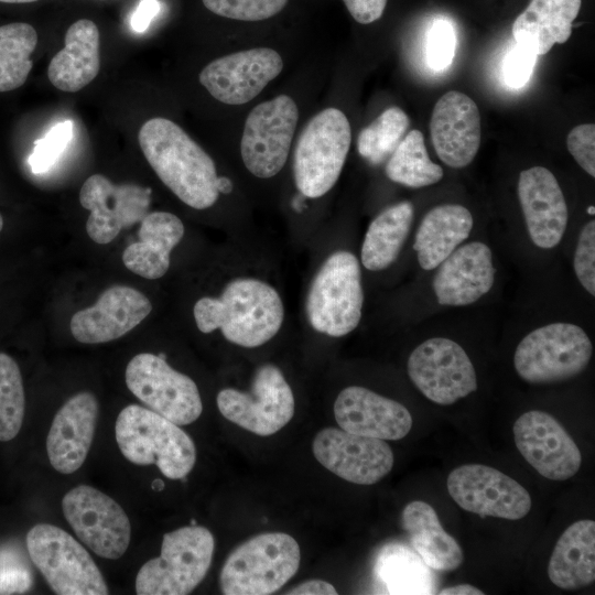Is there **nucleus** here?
I'll return each mask as SVG.
<instances>
[{
	"label": "nucleus",
	"mask_w": 595,
	"mask_h": 595,
	"mask_svg": "<svg viewBox=\"0 0 595 595\" xmlns=\"http://www.w3.org/2000/svg\"><path fill=\"white\" fill-rule=\"evenodd\" d=\"M34 1H37V0H0V2H4V3H30Z\"/></svg>",
	"instance_id": "603ef678"
},
{
	"label": "nucleus",
	"mask_w": 595,
	"mask_h": 595,
	"mask_svg": "<svg viewBox=\"0 0 595 595\" xmlns=\"http://www.w3.org/2000/svg\"><path fill=\"white\" fill-rule=\"evenodd\" d=\"M566 147L578 165L592 177L595 176V125L574 127L566 138Z\"/></svg>",
	"instance_id": "37998d69"
},
{
	"label": "nucleus",
	"mask_w": 595,
	"mask_h": 595,
	"mask_svg": "<svg viewBox=\"0 0 595 595\" xmlns=\"http://www.w3.org/2000/svg\"><path fill=\"white\" fill-rule=\"evenodd\" d=\"M193 314L202 333L219 328L228 342L253 348L278 334L284 306L278 291L267 282L240 278L228 282L219 298L199 299Z\"/></svg>",
	"instance_id": "f03ea898"
},
{
	"label": "nucleus",
	"mask_w": 595,
	"mask_h": 595,
	"mask_svg": "<svg viewBox=\"0 0 595 595\" xmlns=\"http://www.w3.org/2000/svg\"><path fill=\"white\" fill-rule=\"evenodd\" d=\"M151 311L150 300L139 290L112 285L95 304L72 316L71 333L79 343H107L133 329Z\"/></svg>",
	"instance_id": "412c9836"
},
{
	"label": "nucleus",
	"mask_w": 595,
	"mask_h": 595,
	"mask_svg": "<svg viewBox=\"0 0 595 595\" xmlns=\"http://www.w3.org/2000/svg\"><path fill=\"white\" fill-rule=\"evenodd\" d=\"M283 68L280 54L256 47L216 58L199 74V83L218 101L242 105L252 100Z\"/></svg>",
	"instance_id": "6ab92c4d"
},
{
	"label": "nucleus",
	"mask_w": 595,
	"mask_h": 595,
	"mask_svg": "<svg viewBox=\"0 0 595 595\" xmlns=\"http://www.w3.org/2000/svg\"><path fill=\"white\" fill-rule=\"evenodd\" d=\"M26 549L54 593L106 595L102 574L86 549L63 529L39 523L26 534Z\"/></svg>",
	"instance_id": "1a4fd4ad"
},
{
	"label": "nucleus",
	"mask_w": 595,
	"mask_h": 595,
	"mask_svg": "<svg viewBox=\"0 0 595 595\" xmlns=\"http://www.w3.org/2000/svg\"><path fill=\"white\" fill-rule=\"evenodd\" d=\"M518 197L532 242L542 249L559 245L567 225V206L553 173L543 166L520 172Z\"/></svg>",
	"instance_id": "5701e85b"
},
{
	"label": "nucleus",
	"mask_w": 595,
	"mask_h": 595,
	"mask_svg": "<svg viewBox=\"0 0 595 595\" xmlns=\"http://www.w3.org/2000/svg\"><path fill=\"white\" fill-rule=\"evenodd\" d=\"M402 527L426 566L448 572L463 563L464 553L458 542L443 529L436 511L428 502H409L402 511Z\"/></svg>",
	"instance_id": "c756f323"
},
{
	"label": "nucleus",
	"mask_w": 595,
	"mask_h": 595,
	"mask_svg": "<svg viewBox=\"0 0 595 595\" xmlns=\"http://www.w3.org/2000/svg\"><path fill=\"white\" fill-rule=\"evenodd\" d=\"M218 193L229 194L232 191V182L226 176H218L216 182Z\"/></svg>",
	"instance_id": "8fccbe9b"
},
{
	"label": "nucleus",
	"mask_w": 595,
	"mask_h": 595,
	"mask_svg": "<svg viewBox=\"0 0 595 595\" xmlns=\"http://www.w3.org/2000/svg\"><path fill=\"white\" fill-rule=\"evenodd\" d=\"M430 131L434 150L443 163L454 169L467 166L482 140L477 105L464 93H445L433 108Z\"/></svg>",
	"instance_id": "aec40b11"
},
{
	"label": "nucleus",
	"mask_w": 595,
	"mask_h": 595,
	"mask_svg": "<svg viewBox=\"0 0 595 595\" xmlns=\"http://www.w3.org/2000/svg\"><path fill=\"white\" fill-rule=\"evenodd\" d=\"M537 58L538 55L532 47L516 43L502 62V77L506 85L511 88L524 86L531 77Z\"/></svg>",
	"instance_id": "79ce46f5"
},
{
	"label": "nucleus",
	"mask_w": 595,
	"mask_h": 595,
	"mask_svg": "<svg viewBox=\"0 0 595 595\" xmlns=\"http://www.w3.org/2000/svg\"><path fill=\"white\" fill-rule=\"evenodd\" d=\"M350 15L361 24H369L381 18L387 0H343Z\"/></svg>",
	"instance_id": "a18cd8bd"
},
{
	"label": "nucleus",
	"mask_w": 595,
	"mask_h": 595,
	"mask_svg": "<svg viewBox=\"0 0 595 595\" xmlns=\"http://www.w3.org/2000/svg\"><path fill=\"white\" fill-rule=\"evenodd\" d=\"M73 121L65 120L54 125L43 138L34 141L29 158L33 173H44L56 163L73 138Z\"/></svg>",
	"instance_id": "4c0bfd02"
},
{
	"label": "nucleus",
	"mask_w": 595,
	"mask_h": 595,
	"mask_svg": "<svg viewBox=\"0 0 595 595\" xmlns=\"http://www.w3.org/2000/svg\"><path fill=\"white\" fill-rule=\"evenodd\" d=\"M126 385L150 410L177 425L193 423L202 414L196 383L173 369L163 355H136L127 365Z\"/></svg>",
	"instance_id": "9b49d317"
},
{
	"label": "nucleus",
	"mask_w": 595,
	"mask_h": 595,
	"mask_svg": "<svg viewBox=\"0 0 595 595\" xmlns=\"http://www.w3.org/2000/svg\"><path fill=\"white\" fill-rule=\"evenodd\" d=\"M364 304L361 271L349 251L332 253L315 274L306 298L311 326L331 337H342L359 324Z\"/></svg>",
	"instance_id": "423d86ee"
},
{
	"label": "nucleus",
	"mask_w": 595,
	"mask_h": 595,
	"mask_svg": "<svg viewBox=\"0 0 595 595\" xmlns=\"http://www.w3.org/2000/svg\"><path fill=\"white\" fill-rule=\"evenodd\" d=\"M575 274L582 286L595 295V221H588L578 236L574 260Z\"/></svg>",
	"instance_id": "a19ab883"
},
{
	"label": "nucleus",
	"mask_w": 595,
	"mask_h": 595,
	"mask_svg": "<svg viewBox=\"0 0 595 595\" xmlns=\"http://www.w3.org/2000/svg\"><path fill=\"white\" fill-rule=\"evenodd\" d=\"M144 158L163 184L195 209L213 206L218 198L213 159L180 126L152 118L139 130Z\"/></svg>",
	"instance_id": "f257e3e1"
},
{
	"label": "nucleus",
	"mask_w": 595,
	"mask_h": 595,
	"mask_svg": "<svg viewBox=\"0 0 595 595\" xmlns=\"http://www.w3.org/2000/svg\"><path fill=\"white\" fill-rule=\"evenodd\" d=\"M154 490H162L164 488V483L162 479H154L151 485Z\"/></svg>",
	"instance_id": "3c124183"
},
{
	"label": "nucleus",
	"mask_w": 595,
	"mask_h": 595,
	"mask_svg": "<svg viewBox=\"0 0 595 595\" xmlns=\"http://www.w3.org/2000/svg\"><path fill=\"white\" fill-rule=\"evenodd\" d=\"M410 125L408 115L390 107L363 129L357 139L359 154L371 164H380L392 154Z\"/></svg>",
	"instance_id": "c9c22d12"
},
{
	"label": "nucleus",
	"mask_w": 595,
	"mask_h": 595,
	"mask_svg": "<svg viewBox=\"0 0 595 595\" xmlns=\"http://www.w3.org/2000/svg\"><path fill=\"white\" fill-rule=\"evenodd\" d=\"M213 13L239 21H261L279 13L288 0H202Z\"/></svg>",
	"instance_id": "58836bf2"
},
{
	"label": "nucleus",
	"mask_w": 595,
	"mask_h": 595,
	"mask_svg": "<svg viewBox=\"0 0 595 595\" xmlns=\"http://www.w3.org/2000/svg\"><path fill=\"white\" fill-rule=\"evenodd\" d=\"M62 510L79 540L97 555L116 560L127 551L129 518L107 494L88 485L76 486L64 495Z\"/></svg>",
	"instance_id": "f8f14e48"
},
{
	"label": "nucleus",
	"mask_w": 595,
	"mask_h": 595,
	"mask_svg": "<svg viewBox=\"0 0 595 595\" xmlns=\"http://www.w3.org/2000/svg\"><path fill=\"white\" fill-rule=\"evenodd\" d=\"M470 212L458 204H443L430 209L415 234L413 249L422 269L433 270L446 259L473 228Z\"/></svg>",
	"instance_id": "c85d7f7f"
},
{
	"label": "nucleus",
	"mask_w": 595,
	"mask_h": 595,
	"mask_svg": "<svg viewBox=\"0 0 595 595\" xmlns=\"http://www.w3.org/2000/svg\"><path fill=\"white\" fill-rule=\"evenodd\" d=\"M100 36L95 22L80 19L66 31L65 45L51 60L47 77L60 90L76 93L91 83L100 69Z\"/></svg>",
	"instance_id": "a878e982"
},
{
	"label": "nucleus",
	"mask_w": 595,
	"mask_h": 595,
	"mask_svg": "<svg viewBox=\"0 0 595 595\" xmlns=\"http://www.w3.org/2000/svg\"><path fill=\"white\" fill-rule=\"evenodd\" d=\"M115 434L121 454L136 465H155L170 479H183L193 469L196 447L177 424L138 404L117 416Z\"/></svg>",
	"instance_id": "7ed1b4c3"
},
{
	"label": "nucleus",
	"mask_w": 595,
	"mask_h": 595,
	"mask_svg": "<svg viewBox=\"0 0 595 595\" xmlns=\"http://www.w3.org/2000/svg\"><path fill=\"white\" fill-rule=\"evenodd\" d=\"M36 44L37 33L29 23L12 22L0 26V93L17 89L25 83Z\"/></svg>",
	"instance_id": "f704fd0d"
},
{
	"label": "nucleus",
	"mask_w": 595,
	"mask_h": 595,
	"mask_svg": "<svg viewBox=\"0 0 595 595\" xmlns=\"http://www.w3.org/2000/svg\"><path fill=\"white\" fill-rule=\"evenodd\" d=\"M413 205L403 201L383 209L370 223L360 251L370 271L388 268L398 258L413 221Z\"/></svg>",
	"instance_id": "2f4dec72"
},
{
	"label": "nucleus",
	"mask_w": 595,
	"mask_h": 595,
	"mask_svg": "<svg viewBox=\"0 0 595 595\" xmlns=\"http://www.w3.org/2000/svg\"><path fill=\"white\" fill-rule=\"evenodd\" d=\"M423 564L403 545L390 544L378 555L375 575L389 594H430L433 586Z\"/></svg>",
	"instance_id": "473e14b6"
},
{
	"label": "nucleus",
	"mask_w": 595,
	"mask_h": 595,
	"mask_svg": "<svg viewBox=\"0 0 595 595\" xmlns=\"http://www.w3.org/2000/svg\"><path fill=\"white\" fill-rule=\"evenodd\" d=\"M440 595H483L484 592L470 584H458L443 588L437 592Z\"/></svg>",
	"instance_id": "09e8293b"
},
{
	"label": "nucleus",
	"mask_w": 595,
	"mask_h": 595,
	"mask_svg": "<svg viewBox=\"0 0 595 595\" xmlns=\"http://www.w3.org/2000/svg\"><path fill=\"white\" fill-rule=\"evenodd\" d=\"M217 407L224 418L261 436L280 431L294 415L295 401L282 371L272 364L260 366L248 392L226 388Z\"/></svg>",
	"instance_id": "9d476101"
},
{
	"label": "nucleus",
	"mask_w": 595,
	"mask_h": 595,
	"mask_svg": "<svg viewBox=\"0 0 595 595\" xmlns=\"http://www.w3.org/2000/svg\"><path fill=\"white\" fill-rule=\"evenodd\" d=\"M593 346L587 334L572 323H551L526 335L518 344L513 365L530 383H552L581 374L588 365Z\"/></svg>",
	"instance_id": "6e6552de"
},
{
	"label": "nucleus",
	"mask_w": 595,
	"mask_h": 595,
	"mask_svg": "<svg viewBox=\"0 0 595 595\" xmlns=\"http://www.w3.org/2000/svg\"><path fill=\"white\" fill-rule=\"evenodd\" d=\"M290 595H332L337 594L336 588L328 582L322 580H311L303 582L291 588Z\"/></svg>",
	"instance_id": "de8ad7c7"
},
{
	"label": "nucleus",
	"mask_w": 595,
	"mask_h": 595,
	"mask_svg": "<svg viewBox=\"0 0 595 595\" xmlns=\"http://www.w3.org/2000/svg\"><path fill=\"white\" fill-rule=\"evenodd\" d=\"M351 142L350 125L337 108H326L303 129L294 150L293 173L306 197L326 194L337 182Z\"/></svg>",
	"instance_id": "0eeeda50"
},
{
	"label": "nucleus",
	"mask_w": 595,
	"mask_h": 595,
	"mask_svg": "<svg viewBox=\"0 0 595 595\" xmlns=\"http://www.w3.org/2000/svg\"><path fill=\"white\" fill-rule=\"evenodd\" d=\"M437 267L432 286L442 305L472 304L488 293L495 282L491 250L480 241L457 247Z\"/></svg>",
	"instance_id": "393cba45"
},
{
	"label": "nucleus",
	"mask_w": 595,
	"mask_h": 595,
	"mask_svg": "<svg viewBox=\"0 0 595 595\" xmlns=\"http://www.w3.org/2000/svg\"><path fill=\"white\" fill-rule=\"evenodd\" d=\"M158 0H141L130 19V25L136 32H144L151 21L160 12Z\"/></svg>",
	"instance_id": "49530a36"
},
{
	"label": "nucleus",
	"mask_w": 595,
	"mask_h": 595,
	"mask_svg": "<svg viewBox=\"0 0 595 595\" xmlns=\"http://www.w3.org/2000/svg\"><path fill=\"white\" fill-rule=\"evenodd\" d=\"M456 36L452 24L444 19L434 20L426 42V60L435 71H442L452 64L455 53Z\"/></svg>",
	"instance_id": "ea45409f"
},
{
	"label": "nucleus",
	"mask_w": 595,
	"mask_h": 595,
	"mask_svg": "<svg viewBox=\"0 0 595 595\" xmlns=\"http://www.w3.org/2000/svg\"><path fill=\"white\" fill-rule=\"evenodd\" d=\"M312 450L317 462L336 476L357 485H372L387 476L394 456L385 440L343 429L326 428L314 437Z\"/></svg>",
	"instance_id": "dca6fc26"
},
{
	"label": "nucleus",
	"mask_w": 595,
	"mask_h": 595,
	"mask_svg": "<svg viewBox=\"0 0 595 595\" xmlns=\"http://www.w3.org/2000/svg\"><path fill=\"white\" fill-rule=\"evenodd\" d=\"M298 119V107L288 95L261 102L250 111L244 127L240 152L251 174L269 178L282 170Z\"/></svg>",
	"instance_id": "ddd939ff"
},
{
	"label": "nucleus",
	"mask_w": 595,
	"mask_h": 595,
	"mask_svg": "<svg viewBox=\"0 0 595 595\" xmlns=\"http://www.w3.org/2000/svg\"><path fill=\"white\" fill-rule=\"evenodd\" d=\"M215 540L212 532L191 524L163 536L161 553L145 562L136 576L139 595L190 594L209 570Z\"/></svg>",
	"instance_id": "39448f33"
},
{
	"label": "nucleus",
	"mask_w": 595,
	"mask_h": 595,
	"mask_svg": "<svg viewBox=\"0 0 595 595\" xmlns=\"http://www.w3.org/2000/svg\"><path fill=\"white\" fill-rule=\"evenodd\" d=\"M512 431L518 451L541 476L565 480L578 472L581 451L551 414L539 410L528 411L516 420Z\"/></svg>",
	"instance_id": "f3484780"
},
{
	"label": "nucleus",
	"mask_w": 595,
	"mask_h": 595,
	"mask_svg": "<svg viewBox=\"0 0 595 595\" xmlns=\"http://www.w3.org/2000/svg\"><path fill=\"white\" fill-rule=\"evenodd\" d=\"M25 397L20 368L8 354L0 353V441L13 440L21 430Z\"/></svg>",
	"instance_id": "e433bc0d"
},
{
	"label": "nucleus",
	"mask_w": 595,
	"mask_h": 595,
	"mask_svg": "<svg viewBox=\"0 0 595 595\" xmlns=\"http://www.w3.org/2000/svg\"><path fill=\"white\" fill-rule=\"evenodd\" d=\"M300 547L291 536L267 532L239 544L226 559L219 576L223 594L268 595L296 573Z\"/></svg>",
	"instance_id": "20e7f679"
},
{
	"label": "nucleus",
	"mask_w": 595,
	"mask_h": 595,
	"mask_svg": "<svg viewBox=\"0 0 595 595\" xmlns=\"http://www.w3.org/2000/svg\"><path fill=\"white\" fill-rule=\"evenodd\" d=\"M80 205L90 212L86 223L89 238L99 245L112 241L121 229L141 221L148 214L151 190L136 184H113L93 174L79 192Z\"/></svg>",
	"instance_id": "a211bd4d"
},
{
	"label": "nucleus",
	"mask_w": 595,
	"mask_h": 595,
	"mask_svg": "<svg viewBox=\"0 0 595 595\" xmlns=\"http://www.w3.org/2000/svg\"><path fill=\"white\" fill-rule=\"evenodd\" d=\"M407 369L411 381L434 403L448 405L477 389L475 368L456 342L434 337L411 353Z\"/></svg>",
	"instance_id": "4468645a"
},
{
	"label": "nucleus",
	"mask_w": 595,
	"mask_h": 595,
	"mask_svg": "<svg viewBox=\"0 0 595 595\" xmlns=\"http://www.w3.org/2000/svg\"><path fill=\"white\" fill-rule=\"evenodd\" d=\"M452 499L464 510L507 520H519L531 509L527 489L500 470L467 464L453 469L447 477Z\"/></svg>",
	"instance_id": "2eb2a0df"
},
{
	"label": "nucleus",
	"mask_w": 595,
	"mask_h": 595,
	"mask_svg": "<svg viewBox=\"0 0 595 595\" xmlns=\"http://www.w3.org/2000/svg\"><path fill=\"white\" fill-rule=\"evenodd\" d=\"M138 236L139 240L123 250V264L148 280L163 277L170 267L171 251L184 236L182 220L169 212L148 213Z\"/></svg>",
	"instance_id": "bb28decb"
},
{
	"label": "nucleus",
	"mask_w": 595,
	"mask_h": 595,
	"mask_svg": "<svg viewBox=\"0 0 595 595\" xmlns=\"http://www.w3.org/2000/svg\"><path fill=\"white\" fill-rule=\"evenodd\" d=\"M334 416L340 429L380 440H401L412 428V415L398 401L367 388L343 389L334 403Z\"/></svg>",
	"instance_id": "4be33fe9"
},
{
	"label": "nucleus",
	"mask_w": 595,
	"mask_h": 595,
	"mask_svg": "<svg viewBox=\"0 0 595 595\" xmlns=\"http://www.w3.org/2000/svg\"><path fill=\"white\" fill-rule=\"evenodd\" d=\"M386 175L392 182L420 188L440 182L443 169L430 160L422 132L413 129L389 156Z\"/></svg>",
	"instance_id": "72a5a7b5"
},
{
	"label": "nucleus",
	"mask_w": 595,
	"mask_h": 595,
	"mask_svg": "<svg viewBox=\"0 0 595 595\" xmlns=\"http://www.w3.org/2000/svg\"><path fill=\"white\" fill-rule=\"evenodd\" d=\"M31 585V576L26 566L17 560L7 559L6 563L0 562V593H21Z\"/></svg>",
	"instance_id": "c03bdc74"
},
{
	"label": "nucleus",
	"mask_w": 595,
	"mask_h": 595,
	"mask_svg": "<svg viewBox=\"0 0 595 595\" xmlns=\"http://www.w3.org/2000/svg\"><path fill=\"white\" fill-rule=\"evenodd\" d=\"M581 4L582 0H531L512 24L516 43L532 47L538 56L549 53L570 39Z\"/></svg>",
	"instance_id": "cd10ccee"
},
{
	"label": "nucleus",
	"mask_w": 595,
	"mask_h": 595,
	"mask_svg": "<svg viewBox=\"0 0 595 595\" xmlns=\"http://www.w3.org/2000/svg\"><path fill=\"white\" fill-rule=\"evenodd\" d=\"M99 404L87 391L71 397L56 412L46 437L52 467L61 474H73L84 464L93 444Z\"/></svg>",
	"instance_id": "b1692460"
},
{
	"label": "nucleus",
	"mask_w": 595,
	"mask_h": 595,
	"mask_svg": "<svg viewBox=\"0 0 595 595\" xmlns=\"http://www.w3.org/2000/svg\"><path fill=\"white\" fill-rule=\"evenodd\" d=\"M548 575L562 589H577L595 580V522L572 523L559 538L551 554Z\"/></svg>",
	"instance_id": "7c9ffc66"
},
{
	"label": "nucleus",
	"mask_w": 595,
	"mask_h": 595,
	"mask_svg": "<svg viewBox=\"0 0 595 595\" xmlns=\"http://www.w3.org/2000/svg\"><path fill=\"white\" fill-rule=\"evenodd\" d=\"M2 228H3V217L0 214V231L2 230Z\"/></svg>",
	"instance_id": "864d4df0"
}]
</instances>
